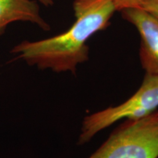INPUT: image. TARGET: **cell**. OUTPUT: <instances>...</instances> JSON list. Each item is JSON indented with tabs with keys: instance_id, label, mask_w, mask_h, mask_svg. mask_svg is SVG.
<instances>
[{
	"instance_id": "1",
	"label": "cell",
	"mask_w": 158,
	"mask_h": 158,
	"mask_svg": "<svg viewBox=\"0 0 158 158\" xmlns=\"http://www.w3.org/2000/svg\"><path fill=\"white\" fill-rule=\"evenodd\" d=\"M73 10L76 19L68 30L40 40L22 41L12 48L15 59L40 70L76 73L77 66L89 59L87 41L107 28L116 9L110 1L88 5L75 0Z\"/></svg>"
},
{
	"instance_id": "2",
	"label": "cell",
	"mask_w": 158,
	"mask_h": 158,
	"mask_svg": "<svg viewBox=\"0 0 158 158\" xmlns=\"http://www.w3.org/2000/svg\"><path fill=\"white\" fill-rule=\"evenodd\" d=\"M88 158H158V110L126 119Z\"/></svg>"
},
{
	"instance_id": "3",
	"label": "cell",
	"mask_w": 158,
	"mask_h": 158,
	"mask_svg": "<svg viewBox=\"0 0 158 158\" xmlns=\"http://www.w3.org/2000/svg\"><path fill=\"white\" fill-rule=\"evenodd\" d=\"M157 107L158 76L146 74L141 86L127 100L84 118L78 143H87L97 133L118 120L143 118L155 111Z\"/></svg>"
},
{
	"instance_id": "4",
	"label": "cell",
	"mask_w": 158,
	"mask_h": 158,
	"mask_svg": "<svg viewBox=\"0 0 158 158\" xmlns=\"http://www.w3.org/2000/svg\"><path fill=\"white\" fill-rule=\"evenodd\" d=\"M120 12L140 35V61L146 74L158 76V20L140 7H128Z\"/></svg>"
},
{
	"instance_id": "5",
	"label": "cell",
	"mask_w": 158,
	"mask_h": 158,
	"mask_svg": "<svg viewBox=\"0 0 158 158\" xmlns=\"http://www.w3.org/2000/svg\"><path fill=\"white\" fill-rule=\"evenodd\" d=\"M16 21L30 22L44 31L50 30V26L40 13V7L35 0H0V36L7 26Z\"/></svg>"
},
{
	"instance_id": "6",
	"label": "cell",
	"mask_w": 158,
	"mask_h": 158,
	"mask_svg": "<svg viewBox=\"0 0 158 158\" xmlns=\"http://www.w3.org/2000/svg\"><path fill=\"white\" fill-rule=\"evenodd\" d=\"M84 3L88 5H95L103 2L110 1L115 6L116 11L120 12L122 10L128 8V7H137L143 0H81Z\"/></svg>"
},
{
	"instance_id": "7",
	"label": "cell",
	"mask_w": 158,
	"mask_h": 158,
	"mask_svg": "<svg viewBox=\"0 0 158 158\" xmlns=\"http://www.w3.org/2000/svg\"><path fill=\"white\" fill-rule=\"evenodd\" d=\"M137 7H140L158 20V0H143Z\"/></svg>"
},
{
	"instance_id": "8",
	"label": "cell",
	"mask_w": 158,
	"mask_h": 158,
	"mask_svg": "<svg viewBox=\"0 0 158 158\" xmlns=\"http://www.w3.org/2000/svg\"><path fill=\"white\" fill-rule=\"evenodd\" d=\"M41 3L43 4L45 6L48 7V6H51L54 4V1L53 0H38Z\"/></svg>"
}]
</instances>
